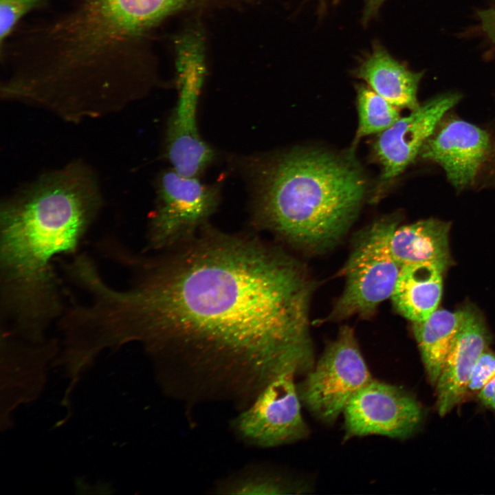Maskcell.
<instances>
[{"instance_id": "10", "label": "cell", "mask_w": 495, "mask_h": 495, "mask_svg": "<svg viewBox=\"0 0 495 495\" xmlns=\"http://www.w3.org/2000/svg\"><path fill=\"white\" fill-rule=\"evenodd\" d=\"M437 128L419 155L441 166L451 184L456 190H462L474 183L490 153L489 135L459 119L449 120Z\"/></svg>"}, {"instance_id": "13", "label": "cell", "mask_w": 495, "mask_h": 495, "mask_svg": "<svg viewBox=\"0 0 495 495\" xmlns=\"http://www.w3.org/2000/svg\"><path fill=\"white\" fill-rule=\"evenodd\" d=\"M448 223L434 219L398 225L390 238V248L402 267L417 263H431L446 270L450 263Z\"/></svg>"}, {"instance_id": "21", "label": "cell", "mask_w": 495, "mask_h": 495, "mask_svg": "<svg viewBox=\"0 0 495 495\" xmlns=\"http://www.w3.org/2000/svg\"><path fill=\"white\" fill-rule=\"evenodd\" d=\"M478 17L483 32L495 43V8L480 11Z\"/></svg>"}, {"instance_id": "12", "label": "cell", "mask_w": 495, "mask_h": 495, "mask_svg": "<svg viewBox=\"0 0 495 495\" xmlns=\"http://www.w3.org/2000/svg\"><path fill=\"white\" fill-rule=\"evenodd\" d=\"M444 270L431 263L402 266L390 297L396 310L412 322L427 319L441 300Z\"/></svg>"}, {"instance_id": "14", "label": "cell", "mask_w": 495, "mask_h": 495, "mask_svg": "<svg viewBox=\"0 0 495 495\" xmlns=\"http://www.w3.org/2000/svg\"><path fill=\"white\" fill-rule=\"evenodd\" d=\"M6 340L5 412L6 418L19 403L33 399L43 384V366L50 358L51 345L27 346Z\"/></svg>"}, {"instance_id": "15", "label": "cell", "mask_w": 495, "mask_h": 495, "mask_svg": "<svg viewBox=\"0 0 495 495\" xmlns=\"http://www.w3.org/2000/svg\"><path fill=\"white\" fill-rule=\"evenodd\" d=\"M369 87L399 109L417 108V90L422 72H414L382 49L375 50L358 72Z\"/></svg>"}, {"instance_id": "18", "label": "cell", "mask_w": 495, "mask_h": 495, "mask_svg": "<svg viewBox=\"0 0 495 495\" xmlns=\"http://www.w3.org/2000/svg\"><path fill=\"white\" fill-rule=\"evenodd\" d=\"M289 490L281 478L258 470L230 478L218 487L219 493L226 494H282Z\"/></svg>"}, {"instance_id": "19", "label": "cell", "mask_w": 495, "mask_h": 495, "mask_svg": "<svg viewBox=\"0 0 495 495\" xmlns=\"http://www.w3.org/2000/svg\"><path fill=\"white\" fill-rule=\"evenodd\" d=\"M38 2L39 0H0L1 45L19 20Z\"/></svg>"}, {"instance_id": "8", "label": "cell", "mask_w": 495, "mask_h": 495, "mask_svg": "<svg viewBox=\"0 0 495 495\" xmlns=\"http://www.w3.org/2000/svg\"><path fill=\"white\" fill-rule=\"evenodd\" d=\"M342 413L349 437L379 434L404 439L423 418L421 407L412 395L373 379L351 397Z\"/></svg>"}, {"instance_id": "20", "label": "cell", "mask_w": 495, "mask_h": 495, "mask_svg": "<svg viewBox=\"0 0 495 495\" xmlns=\"http://www.w3.org/2000/svg\"><path fill=\"white\" fill-rule=\"evenodd\" d=\"M495 377V352L485 351L470 375L468 392H478Z\"/></svg>"}, {"instance_id": "1", "label": "cell", "mask_w": 495, "mask_h": 495, "mask_svg": "<svg viewBox=\"0 0 495 495\" xmlns=\"http://www.w3.org/2000/svg\"><path fill=\"white\" fill-rule=\"evenodd\" d=\"M122 259L135 274L133 285L97 280L87 310L105 346L139 341L155 355L247 371L261 389L314 366L313 282L280 248L208 223L179 245Z\"/></svg>"}, {"instance_id": "2", "label": "cell", "mask_w": 495, "mask_h": 495, "mask_svg": "<svg viewBox=\"0 0 495 495\" xmlns=\"http://www.w3.org/2000/svg\"><path fill=\"white\" fill-rule=\"evenodd\" d=\"M102 205L94 172L81 162L45 173L0 209L1 303L32 342L60 312L54 258L76 251Z\"/></svg>"}, {"instance_id": "17", "label": "cell", "mask_w": 495, "mask_h": 495, "mask_svg": "<svg viewBox=\"0 0 495 495\" xmlns=\"http://www.w3.org/2000/svg\"><path fill=\"white\" fill-rule=\"evenodd\" d=\"M357 109L358 127L354 144L362 138L383 132L401 117L398 107L366 85L357 87Z\"/></svg>"}, {"instance_id": "5", "label": "cell", "mask_w": 495, "mask_h": 495, "mask_svg": "<svg viewBox=\"0 0 495 495\" xmlns=\"http://www.w3.org/2000/svg\"><path fill=\"white\" fill-rule=\"evenodd\" d=\"M156 189L148 234V249L156 252L192 239L209 223L219 204V185L206 184L172 168L160 175Z\"/></svg>"}, {"instance_id": "4", "label": "cell", "mask_w": 495, "mask_h": 495, "mask_svg": "<svg viewBox=\"0 0 495 495\" xmlns=\"http://www.w3.org/2000/svg\"><path fill=\"white\" fill-rule=\"evenodd\" d=\"M397 225L395 219H381L359 236L342 269L344 287L329 320L368 318L391 297L402 268L390 248V235Z\"/></svg>"}, {"instance_id": "7", "label": "cell", "mask_w": 495, "mask_h": 495, "mask_svg": "<svg viewBox=\"0 0 495 495\" xmlns=\"http://www.w3.org/2000/svg\"><path fill=\"white\" fill-rule=\"evenodd\" d=\"M294 375L284 373L272 379L251 406L232 420V428L242 440L254 446L272 448L308 434Z\"/></svg>"}, {"instance_id": "23", "label": "cell", "mask_w": 495, "mask_h": 495, "mask_svg": "<svg viewBox=\"0 0 495 495\" xmlns=\"http://www.w3.org/2000/svg\"><path fill=\"white\" fill-rule=\"evenodd\" d=\"M384 0H370L371 6L375 7L380 4Z\"/></svg>"}, {"instance_id": "3", "label": "cell", "mask_w": 495, "mask_h": 495, "mask_svg": "<svg viewBox=\"0 0 495 495\" xmlns=\"http://www.w3.org/2000/svg\"><path fill=\"white\" fill-rule=\"evenodd\" d=\"M250 221L285 243L311 252L329 249L355 221L366 182L352 150L344 155L295 149L245 160Z\"/></svg>"}, {"instance_id": "6", "label": "cell", "mask_w": 495, "mask_h": 495, "mask_svg": "<svg viewBox=\"0 0 495 495\" xmlns=\"http://www.w3.org/2000/svg\"><path fill=\"white\" fill-rule=\"evenodd\" d=\"M373 380L354 331L342 327L300 385L301 402L320 421L333 422L351 397Z\"/></svg>"}, {"instance_id": "11", "label": "cell", "mask_w": 495, "mask_h": 495, "mask_svg": "<svg viewBox=\"0 0 495 495\" xmlns=\"http://www.w3.org/2000/svg\"><path fill=\"white\" fill-rule=\"evenodd\" d=\"M488 333L481 315L465 308V315L436 383L437 408L445 415L468 393L472 369L486 351Z\"/></svg>"}, {"instance_id": "9", "label": "cell", "mask_w": 495, "mask_h": 495, "mask_svg": "<svg viewBox=\"0 0 495 495\" xmlns=\"http://www.w3.org/2000/svg\"><path fill=\"white\" fill-rule=\"evenodd\" d=\"M460 98L455 93L436 96L377 134L373 150L381 166L383 182H390L404 172L419 155L446 113Z\"/></svg>"}, {"instance_id": "22", "label": "cell", "mask_w": 495, "mask_h": 495, "mask_svg": "<svg viewBox=\"0 0 495 495\" xmlns=\"http://www.w3.org/2000/svg\"><path fill=\"white\" fill-rule=\"evenodd\" d=\"M478 398L483 405L495 410V377L478 392Z\"/></svg>"}, {"instance_id": "16", "label": "cell", "mask_w": 495, "mask_h": 495, "mask_svg": "<svg viewBox=\"0 0 495 495\" xmlns=\"http://www.w3.org/2000/svg\"><path fill=\"white\" fill-rule=\"evenodd\" d=\"M464 315L465 309H436L427 319L413 322V333L432 384L437 382Z\"/></svg>"}]
</instances>
